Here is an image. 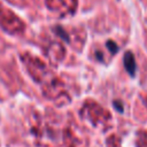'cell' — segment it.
<instances>
[{"mask_svg": "<svg viewBox=\"0 0 147 147\" xmlns=\"http://www.w3.org/2000/svg\"><path fill=\"white\" fill-rule=\"evenodd\" d=\"M124 65L126 71L133 76L136 72V61H134V56L131 52H126V54L124 55Z\"/></svg>", "mask_w": 147, "mask_h": 147, "instance_id": "obj_1", "label": "cell"}, {"mask_svg": "<svg viewBox=\"0 0 147 147\" xmlns=\"http://www.w3.org/2000/svg\"><path fill=\"white\" fill-rule=\"evenodd\" d=\"M107 47L110 49V52H111V53H116V52H117V49H118V48H117V46H116V44H115L114 41H111V40H109V41L107 42Z\"/></svg>", "mask_w": 147, "mask_h": 147, "instance_id": "obj_2", "label": "cell"}]
</instances>
